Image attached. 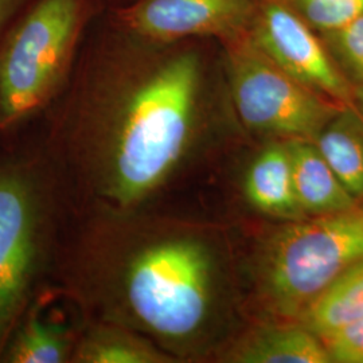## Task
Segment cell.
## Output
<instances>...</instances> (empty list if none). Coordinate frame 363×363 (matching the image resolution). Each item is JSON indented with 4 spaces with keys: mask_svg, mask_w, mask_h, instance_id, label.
<instances>
[{
    "mask_svg": "<svg viewBox=\"0 0 363 363\" xmlns=\"http://www.w3.org/2000/svg\"><path fill=\"white\" fill-rule=\"evenodd\" d=\"M199 78L193 52L73 69L39 136L72 203L132 208L155 194L187 148Z\"/></svg>",
    "mask_w": 363,
    "mask_h": 363,
    "instance_id": "1",
    "label": "cell"
},
{
    "mask_svg": "<svg viewBox=\"0 0 363 363\" xmlns=\"http://www.w3.org/2000/svg\"><path fill=\"white\" fill-rule=\"evenodd\" d=\"M72 199L40 138L0 143V354L52 283Z\"/></svg>",
    "mask_w": 363,
    "mask_h": 363,
    "instance_id": "2",
    "label": "cell"
},
{
    "mask_svg": "<svg viewBox=\"0 0 363 363\" xmlns=\"http://www.w3.org/2000/svg\"><path fill=\"white\" fill-rule=\"evenodd\" d=\"M82 0H38L0 48V140L52 108L74 69Z\"/></svg>",
    "mask_w": 363,
    "mask_h": 363,
    "instance_id": "3",
    "label": "cell"
},
{
    "mask_svg": "<svg viewBox=\"0 0 363 363\" xmlns=\"http://www.w3.org/2000/svg\"><path fill=\"white\" fill-rule=\"evenodd\" d=\"M363 261V199L354 208L295 220L265 256V286L276 308L301 313L325 286Z\"/></svg>",
    "mask_w": 363,
    "mask_h": 363,
    "instance_id": "4",
    "label": "cell"
},
{
    "mask_svg": "<svg viewBox=\"0 0 363 363\" xmlns=\"http://www.w3.org/2000/svg\"><path fill=\"white\" fill-rule=\"evenodd\" d=\"M234 104L249 128L315 142L343 105L286 74L250 40L230 52Z\"/></svg>",
    "mask_w": 363,
    "mask_h": 363,
    "instance_id": "5",
    "label": "cell"
},
{
    "mask_svg": "<svg viewBox=\"0 0 363 363\" xmlns=\"http://www.w3.org/2000/svg\"><path fill=\"white\" fill-rule=\"evenodd\" d=\"M249 38L273 64L303 85L337 104H354V84L313 28L284 1H259Z\"/></svg>",
    "mask_w": 363,
    "mask_h": 363,
    "instance_id": "6",
    "label": "cell"
},
{
    "mask_svg": "<svg viewBox=\"0 0 363 363\" xmlns=\"http://www.w3.org/2000/svg\"><path fill=\"white\" fill-rule=\"evenodd\" d=\"M259 0H142L128 13L130 31L152 43L190 37H235L252 22Z\"/></svg>",
    "mask_w": 363,
    "mask_h": 363,
    "instance_id": "7",
    "label": "cell"
},
{
    "mask_svg": "<svg viewBox=\"0 0 363 363\" xmlns=\"http://www.w3.org/2000/svg\"><path fill=\"white\" fill-rule=\"evenodd\" d=\"M50 288L28 307L7 339L0 363H72L81 330L76 311L52 310Z\"/></svg>",
    "mask_w": 363,
    "mask_h": 363,
    "instance_id": "8",
    "label": "cell"
},
{
    "mask_svg": "<svg viewBox=\"0 0 363 363\" xmlns=\"http://www.w3.org/2000/svg\"><path fill=\"white\" fill-rule=\"evenodd\" d=\"M288 143L296 198L307 217L335 214L359 202L337 178L315 142L295 139Z\"/></svg>",
    "mask_w": 363,
    "mask_h": 363,
    "instance_id": "9",
    "label": "cell"
},
{
    "mask_svg": "<svg viewBox=\"0 0 363 363\" xmlns=\"http://www.w3.org/2000/svg\"><path fill=\"white\" fill-rule=\"evenodd\" d=\"M249 203L261 213L281 218H308L298 205L289 143L267 147L252 163L245 178Z\"/></svg>",
    "mask_w": 363,
    "mask_h": 363,
    "instance_id": "10",
    "label": "cell"
},
{
    "mask_svg": "<svg viewBox=\"0 0 363 363\" xmlns=\"http://www.w3.org/2000/svg\"><path fill=\"white\" fill-rule=\"evenodd\" d=\"M166 352L130 327L109 322H81L72 363H166Z\"/></svg>",
    "mask_w": 363,
    "mask_h": 363,
    "instance_id": "11",
    "label": "cell"
},
{
    "mask_svg": "<svg viewBox=\"0 0 363 363\" xmlns=\"http://www.w3.org/2000/svg\"><path fill=\"white\" fill-rule=\"evenodd\" d=\"M315 144L350 194L363 199V115L358 108L343 105Z\"/></svg>",
    "mask_w": 363,
    "mask_h": 363,
    "instance_id": "12",
    "label": "cell"
},
{
    "mask_svg": "<svg viewBox=\"0 0 363 363\" xmlns=\"http://www.w3.org/2000/svg\"><path fill=\"white\" fill-rule=\"evenodd\" d=\"M300 315L304 327L320 339L363 319V261L325 286Z\"/></svg>",
    "mask_w": 363,
    "mask_h": 363,
    "instance_id": "13",
    "label": "cell"
},
{
    "mask_svg": "<svg viewBox=\"0 0 363 363\" xmlns=\"http://www.w3.org/2000/svg\"><path fill=\"white\" fill-rule=\"evenodd\" d=\"M242 363H333L320 337L304 328H273L247 342L234 355Z\"/></svg>",
    "mask_w": 363,
    "mask_h": 363,
    "instance_id": "14",
    "label": "cell"
},
{
    "mask_svg": "<svg viewBox=\"0 0 363 363\" xmlns=\"http://www.w3.org/2000/svg\"><path fill=\"white\" fill-rule=\"evenodd\" d=\"M322 35L363 16V0H281Z\"/></svg>",
    "mask_w": 363,
    "mask_h": 363,
    "instance_id": "15",
    "label": "cell"
},
{
    "mask_svg": "<svg viewBox=\"0 0 363 363\" xmlns=\"http://www.w3.org/2000/svg\"><path fill=\"white\" fill-rule=\"evenodd\" d=\"M327 49L342 72L363 85V16L340 30L323 34Z\"/></svg>",
    "mask_w": 363,
    "mask_h": 363,
    "instance_id": "16",
    "label": "cell"
},
{
    "mask_svg": "<svg viewBox=\"0 0 363 363\" xmlns=\"http://www.w3.org/2000/svg\"><path fill=\"white\" fill-rule=\"evenodd\" d=\"M333 363H363V319L322 337Z\"/></svg>",
    "mask_w": 363,
    "mask_h": 363,
    "instance_id": "17",
    "label": "cell"
},
{
    "mask_svg": "<svg viewBox=\"0 0 363 363\" xmlns=\"http://www.w3.org/2000/svg\"><path fill=\"white\" fill-rule=\"evenodd\" d=\"M25 0H0V31Z\"/></svg>",
    "mask_w": 363,
    "mask_h": 363,
    "instance_id": "18",
    "label": "cell"
},
{
    "mask_svg": "<svg viewBox=\"0 0 363 363\" xmlns=\"http://www.w3.org/2000/svg\"><path fill=\"white\" fill-rule=\"evenodd\" d=\"M354 105L363 115V85H354Z\"/></svg>",
    "mask_w": 363,
    "mask_h": 363,
    "instance_id": "19",
    "label": "cell"
}]
</instances>
